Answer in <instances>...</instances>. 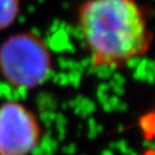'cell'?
<instances>
[{
    "label": "cell",
    "instance_id": "6da1fadb",
    "mask_svg": "<svg viewBox=\"0 0 155 155\" xmlns=\"http://www.w3.org/2000/svg\"><path fill=\"white\" fill-rule=\"evenodd\" d=\"M78 24L94 67L120 69L146 55L152 44L137 0H87L79 7Z\"/></svg>",
    "mask_w": 155,
    "mask_h": 155
},
{
    "label": "cell",
    "instance_id": "7a4b0ae2",
    "mask_svg": "<svg viewBox=\"0 0 155 155\" xmlns=\"http://www.w3.org/2000/svg\"><path fill=\"white\" fill-rule=\"evenodd\" d=\"M52 55L44 39L32 32L12 35L0 45V72L15 87L33 89L52 70Z\"/></svg>",
    "mask_w": 155,
    "mask_h": 155
},
{
    "label": "cell",
    "instance_id": "3957f363",
    "mask_svg": "<svg viewBox=\"0 0 155 155\" xmlns=\"http://www.w3.org/2000/svg\"><path fill=\"white\" fill-rule=\"evenodd\" d=\"M40 136L41 129L31 110L17 102L0 106V155H29Z\"/></svg>",
    "mask_w": 155,
    "mask_h": 155
},
{
    "label": "cell",
    "instance_id": "277c9868",
    "mask_svg": "<svg viewBox=\"0 0 155 155\" xmlns=\"http://www.w3.org/2000/svg\"><path fill=\"white\" fill-rule=\"evenodd\" d=\"M20 13V0H0V30L14 23Z\"/></svg>",
    "mask_w": 155,
    "mask_h": 155
}]
</instances>
